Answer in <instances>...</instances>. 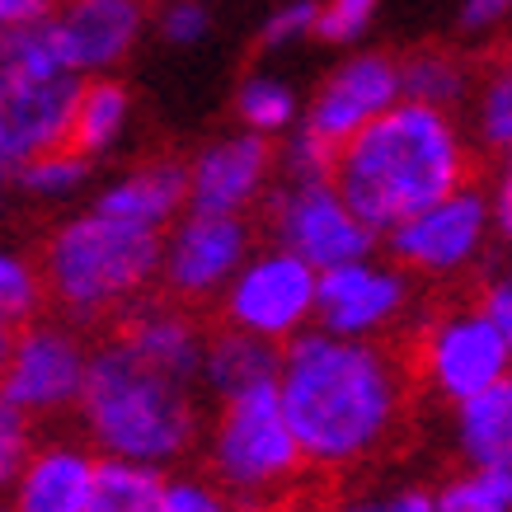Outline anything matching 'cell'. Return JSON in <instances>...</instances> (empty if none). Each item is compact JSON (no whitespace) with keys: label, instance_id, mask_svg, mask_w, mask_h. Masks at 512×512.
Returning a JSON list of instances; mask_svg holds the SVG:
<instances>
[{"label":"cell","instance_id":"8fae6325","mask_svg":"<svg viewBox=\"0 0 512 512\" xmlns=\"http://www.w3.org/2000/svg\"><path fill=\"white\" fill-rule=\"evenodd\" d=\"M489 221H494V202H484L480 188L466 184L433 207H423L404 226H395L390 254L395 264L414 268V273H456L484 249Z\"/></svg>","mask_w":512,"mask_h":512},{"label":"cell","instance_id":"7a4b0ae2","mask_svg":"<svg viewBox=\"0 0 512 512\" xmlns=\"http://www.w3.org/2000/svg\"><path fill=\"white\" fill-rule=\"evenodd\" d=\"M470 156L447 109L400 99L334 156V184L372 231H395L423 207L466 188Z\"/></svg>","mask_w":512,"mask_h":512},{"label":"cell","instance_id":"836d02e7","mask_svg":"<svg viewBox=\"0 0 512 512\" xmlns=\"http://www.w3.org/2000/svg\"><path fill=\"white\" fill-rule=\"evenodd\" d=\"M202 33H207V10L184 0V5H170L165 10V38L170 43H198Z\"/></svg>","mask_w":512,"mask_h":512},{"label":"cell","instance_id":"5bb4252c","mask_svg":"<svg viewBox=\"0 0 512 512\" xmlns=\"http://www.w3.org/2000/svg\"><path fill=\"white\" fill-rule=\"evenodd\" d=\"M409 306V287L395 268H381L372 259H353V264L325 268L320 273V329L343 334V339H372L386 325L400 320Z\"/></svg>","mask_w":512,"mask_h":512},{"label":"cell","instance_id":"e575fe53","mask_svg":"<svg viewBox=\"0 0 512 512\" xmlns=\"http://www.w3.org/2000/svg\"><path fill=\"white\" fill-rule=\"evenodd\" d=\"M343 512H437V498L423 489H400V494L372 498V503H348Z\"/></svg>","mask_w":512,"mask_h":512},{"label":"cell","instance_id":"484cf974","mask_svg":"<svg viewBox=\"0 0 512 512\" xmlns=\"http://www.w3.org/2000/svg\"><path fill=\"white\" fill-rule=\"evenodd\" d=\"M85 170H90V156H80L76 146H62V151H47V156L19 165V184L29 193L57 198V193H71L85 179Z\"/></svg>","mask_w":512,"mask_h":512},{"label":"cell","instance_id":"44dd1931","mask_svg":"<svg viewBox=\"0 0 512 512\" xmlns=\"http://www.w3.org/2000/svg\"><path fill=\"white\" fill-rule=\"evenodd\" d=\"M278 372H282V353H273V339H259V334H245V329L231 325H226V334L207 339L202 381L217 390L221 400L254 386V381H273Z\"/></svg>","mask_w":512,"mask_h":512},{"label":"cell","instance_id":"52a82bcc","mask_svg":"<svg viewBox=\"0 0 512 512\" xmlns=\"http://www.w3.org/2000/svg\"><path fill=\"white\" fill-rule=\"evenodd\" d=\"M273 235L320 273L353 259H372L376 231L357 217L334 179H292L273 207Z\"/></svg>","mask_w":512,"mask_h":512},{"label":"cell","instance_id":"cb8c5ba5","mask_svg":"<svg viewBox=\"0 0 512 512\" xmlns=\"http://www.w3.org/2000/svg\"><path fill=\"white\" fill-rule=\"evenodd\" d=\"M437 512H512V470L470 466L437 489Z\"/></svg>","mask_w":512,"mask_h":512},{"label":"cell","instance_id":"5b68a950","mask_svg":"<svg viewBox=\"0 0 512 512\" xmlns=\"http://www.w3.org/2000/svg\"><path fill=\"white\" fill-rule=\"evenodd\" d=\"M207 466H212V480L249 512L301 484L306 451H301V437H296L292 419H287L278 376L273 381H254V386L221 400V419L217 433H212V447H207Z\"/></svg>","mask_w":512,"mask_h":512},{"label":"cell","instance_id":"60d3db41","mask_svg":"<svg viewBox=\"0 0 512 512\" xmlns=\"http://www.w3.org/2000/svg\"><path fill=\"white\" fill-rule=\"evenodd\" d=\"M15 334H19L15 325H5V320H0V376H5V362H10V343H15Z\"/></svg>","mask_w":512,"mask_h":512},{"label":"cell","instance_id":"d590c367","mask_svg":"<svg viewBox=\"0 0 512 512\" xmlns=\"http://www.w3.org/2000/svg\"><path fill=\"white\" fill-rule=\"evenodd\" d=\"M254 512H329V503H325V494L320 489H287L282 498H273V503H264V508H254Z\"/></svg>","mask_w":512,"mask_h":512},{"label":"cell","instance_id":"4316f807","mask_svg":"<svg viewBox=\"0 0 512 512\" xmlns=\"http://www.w3.org/2000/svg\"><path fill=\"white\" fill-rule=\"evenodd\" d=\"M296 113V99L287 85L278 80H245V90H240V118H245L249 132H282V127L292 123Z\"/></svg>","mask_w":512,"mask_h":512},{"label":"cell","instance_id":"6da1fadb","mask_svg":"<svg viewBox=\"0 0 512 512\" xmlns=\"http://www.w3.org/2000/svg\"><path fill=\"white\" fill-rule=\"evenodd\" d=\"M282 404L306 466L353 470L395 442L409 400V367L386 343L343 334H296L282 353Z\"/></svg>","mask_w":512,"mask_h":512},{"label":"cell","instance_id":"8992f818","mask_svg":"<svg viewBox=\"0 0 512 512\" xmlns=\"http://www.w3.org/2000/svg\"><path fill=\"white\" fill-rule=\"evenodd\" d=\"M414 357H419L423 381L442 400L461 404L512 372V339L480 301V306H461V311L437 315L433 325L423 329Z\"/></svg>","mask_w":512,"mask_h":512},{"label":"cell","instance_id":"9a60e30c","mask_svg":"<svg viewBox=\"0 0 512 512\" xmlns=\"http://www.w3.org/2000/svg\"><path fill=\"white\" fill-rule=\"evenodd\" d=\"M52 43L66 71H104L123 57L141 33L137 0H66L62 10L47 15Z\"/></svg>","mask_w":512,"mask_h":512},{"label":"cell","instance_id":"3957f363","mask_svg":"<svg viewBox=\"0 0 512 512\" xmlns=\"http://www.w3.org/2000/svg\"><path fill=\"white\" fill-rule=\"evenodd\" d=\"M80 414L90 442L104 456L141 461V466H170L198 437L193 381L146 362L118 339L90 353Z\"/></svg>","mask_w":512,"mask_h":512},{"label":"cell","instance_id":"ac0fdd59","mask_svg":"<svg viewBox=\"0 0 512 512\" xmlns=\"http://www.w3.org/2000/svg\"><path fill=\"white\" fill-rule=\"evenodd\" d=\"M99 461L80 447H43L15 480V512H90Z\"/></svg>","mask_w":512,"mask_h":512},{"label":"cell","instance_id":"7c38bea8","mask_svg":"<svg viewBox=\"0 0 512 512\" xmlns=\"http://www.w3.org/2000/svg\"><path fill=\"white\" fill-rule=\"evenodd\" d=\"M245 249H249V231L240 217L193 212L165 240L160 282L179 301H207V296H217L221 287L235 282V273L245 264Z\"/></svg>","mask_w":512,"mask_h":512},{"label":"cell","instance_id":"30bf717a","mask_svg":"<svg viewBox=\"0 0 512 512\" xmlns=\"http://www.w3.org/2000/svg\"><path fill=\"white\" fill-rule=\"evenodd\" d=\"M90 376V353L62 325H24L10 343V362L0 376V395L24 414H52L80 400Z\"/></svg>","mask_w":512,"mask_h":512},{"label":"cell","instance_id":"8d00e7d4","mask_svg":"<svg viewBox=\"0 0 512 512\" xmlns=\"http://www.w3.org/2000/svg\"><path fill=\"white\" fill-rule=\"evenodd\" d=\"M512 10V0H466V10H461V24H466L470 33L480 29H494L498 19Z\"/></svg>","mask_w":512,"mask_h":512},{"label":"cell","instance_id":"f1b7e54d","mask_svg":"<svg viewBox=\"0 0 512 512\" xmlns=\"http://www.w3.org/2000/svg\"><path fill=\"white\" fill-rule=\"evenodd\" d=\"M480 132L484 141L508 156L512 151V62L498 66L494 76L484 80V94H480Z\"/></svg>","mask_w":512,"mask_h":512},{"label":"cell","instance_id":"d6a6232c","mask_svg":"<svg viewBox=\"0 0 512 512\" xmlns=\"http://www.w3.org/2000/svg\"><path fill=\"white\" fill-rule=\"evenodd\" d=\"M315 19H320V5L315 0H292V5H282L278 15L264 24V47H278V43H292L301 33H315Z\"/></svg>","mask_w":512,"mask_h":512},{"label":"cell","instance_id":"ab89813d","mask_svg":"<svg viewBox=\"0 0 512 512\" xmlns=\"http://www.w3.org/2000/svg\"><path fill=\"white\" fill-rule=\"evenodd\" d=\"M47 5H52V0H0V29H10V24H29V19L47 15Z\"/></svg>","mask_w":512,"mask_h":512},{"label":"cell","instance_id":"9c48e42d","mask_svg":"<svg viewBox=\"0 0 512 512\" xmlns=\"http://www.w3.org/2000/svg\"><path fill=\"white\" fill-rule=\"evenodd\" d=\"M80 85L76 71H24L0 76V165L29 160L71 146Z\"/></svg>","mask_w":512,"mask_h":512},{"label":"cell","instance_id":"83f0119b","mask_svg":"<svg viewBox=\"0 0 512 512\" xmlns=\"http://www.w3.org/2000/svg\"><path fill=\"white\" fill-rule=\"evenodd\" d=\"M43 301V278L29 264H19L10 254H0V320L24 329Z\"/></svg>","mask_w":512,"mask_h":512},{"label":"cell","instance_id":"2e32d148","mask_svg":"<svg viewBox=\"0 0 512 512\" xmlns=\"http://www.w3.org/2000/svg\"><path fill=\"white\" fill-rule=\"evenodd\" d=\"M268 165H273V146L264 141V132H245V137H226L207 146L188 170V207L240 217L259 198Z\"/></svg>","mask_w":512,"mask_h":512},{"label":"cell","instance_id":"e0dca14e","mask_svg":"<svg viewBox=\"0 0 512 512\" xmlns=\"http://www.w3.org/2000/svg\"><path fill=\"white\" fill-rule=\"evenodd\" d=\"M113 339L127 343L146 362L165 367V372L188 376V381H198L202 362H207V339H202L198 320L184 306H170V301H132L118 315Z\"/></svg>","mask_w":512,"mask_h":512},{"label":"cell","instance_id":"f546056e","mask_svg":"<svg viewBox=\"0 0 512 512\" xmlns=\"http://www.w3.org/2000/svg\"><path fill=\"white\" fill-rule=\"evenodd\" d=\"M29 414L0 395V489L19 480V470L29 466Z\"/></svg>","mask_w":512,"mask_h":512},{"label":"cell","instance_id":"4fadbf2b","mask_svg":"<svg viewBox=\"0 0 512 512\" xmlns=\"http://www.w3.org/2000/svg\"><path fill=\"white\" fill-rule=\"evenodd\" d=\"M404 94V80H400V66L390 57H353L343 62L334 76L325 80V90L315 94L311 113H306V132H315L320 141H329L339 151L348 137H357L367 123H376L386 109H395Z\"/></svg>","mask_w":512,"mask_h":512},{"label":"cell","instance_id":"b9f144b4","mask_svg":"<svg viewBox=\"0 0 512 512\" xmlns=\"http://www.w3.org/2000/svg\"><path fill=\"white\" fill-rule=\"evenodd\" d=\"M0 512H15V508H0Z\"/></svg>","mask_w":512,"mask_h":512},{"label":"cell","instance_id":"4dcf8cb0","mask_svg":"<svg viewBox=\"0 0 512 512\" xmlns=\"http://www.w3.org/2000/svg\"><path fill=\"white\" fill-rule=\"evenodd\" d=\"M376 0H325L320 19H315V38L325 43H353L357 33L372 24Z\"/></svg>","mask_w":512,"mask_h":512},{"label":"cell","instance_id":"74e56055","mask_svg":"<svg viewBox=\"0 0 512 512\" xmlns=\"http://www.w3.org/2000/svg\"><path fill=\"white\" fill-rule=\"evenodd\" d=\"M494 221L498 231L512 240V151L503 156V170H498V188H494Z\"/></svg>","mask_w":512,"mask_h":512},{"label":"cell","instance_id":"1f68e13d","mask_svg":"<svg viewBox=\"0 0 512 512\" xmlns=\"http://www.w3.org/2000/svg\"><path fill=\"white\" fill-rule=\"evenodd\" d=\"M165 512H240V503L217 480H170Z\"/></svg>","mask_w":512,"mask_h":512},{"label":"cell","instance_id":"ba28073f","mask_svg":"<svg viewBox=\"0 0 512 512\" xmlns=\"http://www.w3.org/2000/svg\"><path fill=\"white\" fill-rule=\"evenodd\" d=\"M315 301H320V268L292 249H273L235 273L226 292V325L259 339H292L315 315Z\"/></svg>","mask_w":512,"mask_h":512},{"label":"cell","instance_id":"f35d334b","mask_svg":"<svg viewBox=\"0 0 512 512\" xmlns=\"http://www.w3.org/2000/svg\"><path fill=\"white\" fill-rule=\"evenodd\" d=\"M484 306H489V315H494L498 325L508 329V339H512V273H508V278H498V282H489Z\"/></svg>","mask_w":512,"mask_h":512},{"label":"cell","instance_id":"277c9868","mask_svg":"<svg viewBox=\"0 0 512 512\" xmlns=\"http://www.w3.org/2000/svg\"><path fill=\"white\" fill-rule=\"evenodd\" d=\"M165 245L160 231L132 226V221L104 217L99 207L66 221L43 245V292L76 320L94 315H123L137 292L160 273Z\"/></svg>","mask_w":512,"mask_h":512},{"label":"cell","instance_id":"7402d4cb","mask_svg":"<svg viewBox=\"0 0 512 512\" xmlns=\"http://www.w3.org/2000/svg\"><path fill=\"white\" fill-rule=\"evenodd\" d=\"M165 494H170V480L160 475V466L104 456L94 475L90 512H165Z\"/></svg>","mask_w":512,"mask_h":512},{"label":"cell","instance_id":"d4e9b609","mask_svg":"<svg viewBox=\"0 0 512 512\" xmlns=\"http://www.w3.org/2000/svg\"><path fill=\"white\" fill-rule=\"evenodd\" d=\"M404 80V99H419L433 109H451L461 94H466V66L447 57V52H414L400 66Z\"/></svg>","mask_w":512,"mask_h":512},{"label":"cell","instance_id":"ffe728a7","mask_svg":"<svg viewBox=\"0 0 512 512\" xmlns=\"http://www.w3.org/2000/svg\"><path fill=\"white\" fill-rule=\"evenodd\" d=\"M456 447L470 466L512 470V372L456 404Z\"/></svg>","mask_w":512,"mask_h":512},{"label":"cell","instance_id":"603a6c76","mask_svg":"<svg viewBox=\"0 0 512 512\" xmlns=\"http://www.w3.org/2000/svg\"><path fill=\"white\" fill-rule=\"evenodd\" d=\"M127 123V94L113 80H90L80 85V104H76V123H71V146L80 156L104 151L109 141H118Z\"/></svg>","mask_w":512,"mask_h":512},{"label":"cell","instance_id":"d6986e66","mask_svg":"<svg viewBox=\"0 0 512 512\" xmlns=\"http://www.w3.org/2000/svg\"><path fill=\"white\" fill-rule=\"evenodd\" d=\"M184 202H188V170H179L174 160H151V165L132 170L127 179H118L94 207H99L104 217L160 231V226H170L174 212H179Z\"/></svg>","mask_w":512,"mask_h":512}]
</instances>
